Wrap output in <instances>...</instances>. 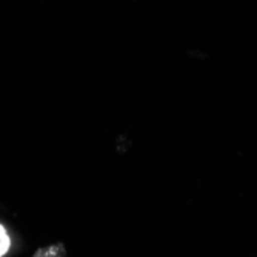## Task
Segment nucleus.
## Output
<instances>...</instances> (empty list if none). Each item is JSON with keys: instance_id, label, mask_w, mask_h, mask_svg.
Instances as JSON below:
<instances>
[{"instance_id": "obj_1", "label": "nucleus", "mask_w": 257, "mask_h": 257, "mask_svg": "<svg viewBox=\"0 0 257 257\" xmlns=\"http://www.w3.org/2000/svg\"><path fill=\"white\" fill-rule=\"evenodd\" d=\"M34 257H65L63 246L62 245H53L48 248H43V249L37 251Z\"/></svg>"}, {"instance_id": "obj_2", "label": "nucleus", "mask_w": 257, "mask_h": 257, "mask_svg": "<svg viewBox=\"0 0 257 257\" xmlns=\"http://www.w3.org/2000/svg\"><path fill=\"white\" fill-rule=\"evenodd\" d=\"M8 248H10V236L7 234L5 228L0 225V257L5 255Z\"/></svg>"}]
</instances>
